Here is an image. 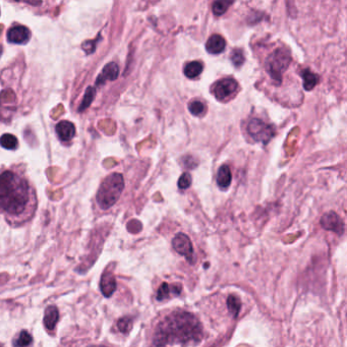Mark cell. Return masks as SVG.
Returning <instances> with one entry per match:
<instances>
[{"label": "cell", "mask_w": 347, "mask_h": 347, "mask_svg": "<svg viewBox=\"0 0 347 347\" xmlns=\"http://www.w3.org/2000/svg\"><path fill=\"white\" fill-rule=\"evenodd\" d=\"M118 75H119V68L116 63L114 62H111V63H108L104 69H103V72L100 76V81H106V80H109V81H114L118 78Z\"/></svg>", "instance_id": "e0dca14e"}, {"label": "cell", "mask_w": 347, "mask_h": 347, "mask_svg": "<svg viewBox=\"0 0 347 347\" xmlns=\"http://www.w3.org/2000/svg\"><path fill=\"white\" fill-rule=\"evenodd\" d=\"M232 175L229 166L222 165L217 172V184L221 189H226L231 183Z\"/></svg>", "instance_id": "9a60e30c"}, {"label": "cell", "mask_w": 347, "mask_h": 347, "mask_svg": "<svg viewBox=\"0 0 347 347\" xmlns=\"http://www.w3.org/2000/svg\"><path fill=\"white\" fill-rule=\"evenodd\" d=\"M301 77L303 79V88L307 91L313 90L318 83V76L312 73L310 70L302 71Z\"/></svg>", "instance_id": "ac0fdd59"}, {"label": "cell", "mask_w": 347, "mask_h": 347, "mask_svg": "<svg viewBox=\"0 0 347 347\" xmlns=\"http://www.w3.org/2000/svg\"><path fill=\"white\" fill-rule=\"evenodd\" d=\"M36 203L34 188L23 174L0 171V211L12 217L26 213Z\"/></svg>", "instance_id": "7a4b0ae2"}, {"label": "cell", "mask_w": 347, "mask_h": 347, "mask_svg": "<svg viewBox=\"0 0 347 347\" xmlns=\"http://www.w3.org/2000/svg\"><path fill=\"white\" fill-rule=\"evenodd\" d=\"M0 145L7 150H15L17 148V139L10 134H5L0 138Z\"/></svg>", "instance_id": "ffe728a7"}, {"label": "cell", "mask_w": 347, "mask_h": 347, "mask_svg": "<svg viewBox=\"0 0 347 347\" xmlns=\"http://www.w3.org/2000/svg\"><path fill=\"white\" fill-rule=\"evenodd\" d=\"M1 53H2V48L0 47V54H1Z\"/></svg>", "instance_id": "83f0119b"}, {"label": "cell", "mask_w": 347, "mask_h": 347, "mask_svg": "<svg viewBox=\"0 0 347 347\" xmlns=\"http://www.w3.org/2000/svg\"><path fill=\"white\" fill-rule=\"evenodd\" d=\"M203 339V326L190 313L177 311L166 316L156 327L153 347L198 344Z\"/></svg>", "instance_id": "6da1fadb"}, {"label": "cell", "mask_w": 347, "mask_h": 347, "mask_svg": "<svg viewBox=\"0 0 347 347\" xmlns=\"http://www.w3.org/2000/svg\"><path fill=\"white\" fill-rule=\"evenodd\" d=\"M290 61L289 51L280 48L269 55L266 60V70L273 80L281 82L282 74L287 70Z\"/></svg>", "instance_id": "277c9868"}, {"label": "cell", "mask_w": 347, "mask_h": 347, "mask_svg": "<svg viewBox=\"0 0 347 347\" xmlns=\"http://www.w3.org/2000/svg\"><path fill=\"white\" fill-rule=\"evenodd\" d=\"M100 287H101L102 293L106 297H110L114 293V291L116 290V280H115V277L113 276L112 273L105 272L102 275Z\"/></svg>", "instance_id": "8fae6325"}, {"label": "cell", "mask_w": 347, "mask_h": 347, "mask_svg": "<svg viewBox=\"0 0 347 347\" xmlns=\"http://www.w3.org/2000/svg\"><path fill=\"white\" fill-rule=\"evenodd\" d=\"M230 59H231V62H232L236 68L242 67V66L244 64V62H245L244 51H243L242 49H234V50L231 52Z\"/></svg>", "instance_id": "cb8c5ba5"}, {"label": "cell", "mask_w": 347, "mask_h": 347, "mask_svg": "<svg viewBox=\"0 0 347 347\" xmlns=\"http://www.w3.org/2000/svg\"><path fill=\"white\" fill-rule=\"evenodd\" d=\"M232 4L231 1H215L213 3L212 9H213V13L216 16H220L223 13H225V11H227L228 7Z\"/></svg>", "instance_id": "7402d4cb"}, {"label": "cell", "mask_w": 347, "mask_h": 347, "mask_svg": "<svg viewBox=\"0 0 347 347\" xmlns=\"http://www.w3.org/2000/svg\"><path fill=\"white\" fill-rule=\"evenodd\" d=\"M124 187L122 175L111 174L101 183L97 192V203L101 209L107 210L111 208L120 198Z\"/></svg>", "instance_id": "3957f363"}, {"label": "cell", "mask_w": 347, "mask_h": 347, "mask_svg": "<svg viewBox=\"0 0 347 347\" xmlns=\"http://www.w3.org/2000/svg\"><path fill=\"white\" fill-rule=\"evenodd\" d=\"M58 310L56 307L54 306H49L46 311H45V315H44V325L48 330H53L58 322Z\"/></svg>", "instance_id": "5bb4252c"}, {"label": "cell", "mask_w": 347, "mask_h": 347, "mask_svg": "<svg viewBox=\"0 0 347 347\" xmlns=\"http://www.w3.org/2000/svg\"><path fill=\"white\" fill-rule=\"evenodd\" d=\"M238 89V84L233 79H223L218 81L213 87V95L220 101H224L232 97Z\"/></svg>", "instance_id": "8992f818"}, {"label": "cell", "mask_w": 347, "mask_h": 347, "mask_svg": "<svg viewBox=\"0 0 347 347\" xmlns=\"http://www.w3.org/2000/svg\"><path fill=\"white\" fill-rule=\"evenodd\" d=\"M227 308L228 311L230 312V314L236 318L241 312L242 309V301L241 299L235 296V295H229V297L227 298Z\"/></svg>", "instance_id": "d6986e66"}, {"label": "cell", "mask_w": 347, "mask_h": 347, "mask_svg": "<svg viewBox=\"0 0 347 347\" xmlns=\"http://www.w3.org/2000/svg\"><path fill=\"white\" fill-rule=\"evenodd\" d=\"M191 184V177L188 174H183L178 180V187L180 189H186L190 186Z\"/></svg>", "instance_id": "484cf974"}, {"label": "cell", "mask_w": 347, "mask_h": 347, "mask_svg": "<svg viewBox=\"0 0 347 347\" xmlns=\"http://www.w3.org/2000/svg\"><path fill=\"white\" fill-rule=\"evenodd\" d=\"M188 110L189 112L194 116H200L205 112V105L198 100L191 101L188 104Z\"/></svg>", "instance_id": "603a6c76"}, {"label": "cell", "mask_w": 347, "mask_h": 347, "mask_svg": "<svg viewBox=\"0 0 347 347\" xmlns=\"http://www.w3.org/2000/svg\"><path fill=\"white\" fill-rule=\"evenodd\" d=\"M95 97V91H94V89L93 88H89L88 89L87 93H86V95H85V99H84V102L82 103V105H81V108H80V110H84V109H86L87 108L88 106L92 103V101H93V98Z\"/></svg>", "instance_id": "4316f807"}, {"label": "cell", "mask_w": 347, "mask_h": 347, "mask_svg": "<svg viewBox=\"0 0 347 347\" xmlns=\"http://www.w3.org/2000/svg\"><path fill=\"white\" fill-rule=\"evenodd\" d=\"M203 63L200 61H191L188 62L184 69H183V74L186 78L188 79H194L197 77H199L202 72H203Z\"/></svg>", "instance_id": "2e32d148"}, {"label": "cell", "mask_w": 347, "mask_h": 347, "mask_svg": "<svg viewBox=\"0 0 347 347\" xmlns=\"http://www.w3.org/2000/svg\"><path fill=\"white\" fill-rule=\"evenodd\" d=\"M172 247L177 254L185 257L189 262H192L193 249L192 244L187 235L183 233L176 234L172 241Z\"/></svg>", "instance_id": "52a82bcc"}, {"label": "cell", "mask_w": 347, "mask_h": 347, "mask_svg": "<svg viewBox=\"0 0 347 347\" xmlns=\"http://www.w3.org/2000/svg\"><path fill=\"white\" fill-rule=\"evenodd\" d=\"M31 39V32L27 27L15 26L7 32V40L12 44H26Z\"/></svg>", "instance_id": "9c48e42d"}, {"label": "cell", "mask_w": 347, "mask_h": 347, "mask_svg": "<svg viewBox=\"0 0 347 347\" xmlns=\"http://www.w3.org/2000/svg\"><path fill=\"white\" fill-rule=\"evenodd\" d=\"M181 292V285L180 284H167L163 283L157 292V299L158 300H164L168 299L171 296H176Z\"/></svg>", "instance_id": "4fadbf2b"}, {"label": "cell", "mask_w": 347, "mask_h": 347, "mask_svg": "<svg viewBox=\"0 0 347 347\" xmlns=\"http://www.w3.org/2000/svg\"><path fill=\"white\" fill-rule=\"evenodd\" d=\"M321 225L324 229L342 235L344 232V223L335 212H328L321 218Z\"/></svg>", "instance_id": "ba28073f"}, {"label": "cell", "mask_w": 347, "mask_h": 347, "mask_svg": "<svg viewBox=\"0 0 347 347\" xmlns=\"http://www.w3.org/2000/svg\"><path fill=\"white\" fill-rule=\"evenodd\" d=\"M32 342H33V338H32L31 334L24 330L14 339L13 345L15 347H28L32 344Z\"/></svg>", "instance_id": "44dd1931"}, {"label": "cell", "mask_w": 347, "mask_h": 347, "mask_svg": "<svg viewBox=\"0 0 347 347\" xmlns=\"http://www.w3.org/2000/svg\"><path fill=\"white\" fill-rule=\"evenodd\" d=\"M225 47H226V42L224 38L217 34L212 35L206 43V49L211 54H220L221 52L224 51Z\"/></svg>", "instance_id": "7c38bea8"}, {"label": "cell", "mask_w": 347, "mask_h": 347, "mask_svg": "<svg viewBox=\"0 0 347 347\" xmlns=\"http://www.w3.org/2000/svg\"><path fill=\"white\" fill-rule=\"evenodd\" d=\"M249 135L257 142L267 144L274 136V129L259 118H253L248 125Z\"/></svg>", "instance_id": "5b68a950"}, {"label": "cell", "mask_w": 347, "mask_h": 347, "mask_svg": "<svg viewBox=\"0 0 347 347\" xmlns=\"http://www.w3.org/2000/svg\"><path fill=\"white\" fill-rule=\"evenodd\" d=\"M56 134L59 137V139L62 142H69L71 140H73V138L76 135V127L75 125L68 120H62L60 121L56 127Z\"/></svg>", "instance_id": "30bf717a"}, {"label": "cell", "mask_w": 347, "mask_h": 347, "mask_svg": "<svg viewBox=\"0 0 347 347\" xmlns=\"http://www.w3.org/2000/svg\"><path fill=\"white\" fill-rule=\"evenodd\" d=\"M0 347H2V346H1V345H0Z\"/></svg>", "instance_id": "f1b7e54d"}, {"label": "cell", "mask_w": 347, "mask_h": 347, "mask_svg": "<svg viewBox=\"0 0 347 347\" xmlns=\"http://www.w3.org/2000/svg\"><path fill=\"white\" fill-rule=\"evenodd\" d=\"M117 327H118V329H119L120 332L126 334V333H128V332L132 330V328H133V321H132V319L128 318V317L121 318V319L118 321V323H117Z\"/></svg>", "instance_id": "d4e9b609"}]
</instances>
